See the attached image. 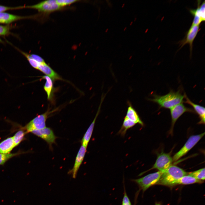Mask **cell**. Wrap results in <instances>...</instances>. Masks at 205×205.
<instances>
[{
	"label": "cell",
	"instance_id": "d590c367",
	"mask_svg": "<svg viewBox=\"0 0 205 205\" xmlns=\"http://www.w3.org/2000/svg\"><path fill=\"white\" fill-rule=\"evenodd\" d=\"M126 28H127L126 27H125L124 30L125 31L126 30Z\"/></svg>",
	"mask_w": 205,
	"mask_h": 205
},
{
	"label": "cell",
	"instance_id": "d4e9b609",
	"mask_svg": "<svg viewBox=\"0 0 205 205\" xmlns=\"http://www.w3.org/2000/svg\"><path fill=\"white\" fill-rule=\"evenodd\" d=\"M20 52L27 58L31 66L34 68L38 70L39 63L33 59L29 54L21 51H20Z\"/></svg>",
	"mask_w": 205,
	"mask_h": 205
},
{
	"label": "cell",
	"instance_id": "5bb4252c",
	"mask_svg": "<svg viewBox=\"0 0 205 205\" xmlns=\"http://www.w3.org/2000/svg\"><path fill=\"white\" fill-rule=\"evenodd\" d=\"M184 98L186 101L185 103L192 106L196 113L198 115L200 121V123L204 124L205 123V108L201 105L194 103L191 101L187 97L185 93L184 94Z\"/></svg>",
	"mask_w": 205,
	"mask_h": 205
},
{
	"label": "cell",
	"instance_id": "484cf974",
	"mask_svg": "<svg viewBox=\"0 0 205 205\" xmlns=\"http://www.w3.org/2000/svg\"><path fill=\"white\" fill-rule=\"evenodd\" d=\"M59 6L63 8L74 3L80 1L77 0H56Z\"/></svg>",
	"mask_w": 205,
	"mask_h": 205
},
{
	"label": "cell",
	"instance_id": "4dcf8cb0",
	"mask_svg": "<svg viewBox=\"0 0 205 205\" xmlns=\"http://www.w3.org/2000/svg\"><path fill=\"white\" fill-rule=\"evenodd\" d=\"M205 1H204L200 6H199V9L202 14V17L205 20Z\"/></svg>",
	"mask_w": 205,
	"mask_h": 205
},
{
	"label": "cell",
	"instance_id": "4fadbf2b",
	"mask_svg": "<svg viewBox=\"0 0 205 205\" xmlns=\"http://www.w3.org/2000/svg\"><path fill=\"white\" fill-rule=\"evenodd\" d=\"M38 70L42 72L46 75L50 77L54 81L63 79L46 63L39 64Z\"/></svg>",
	"mask_w": 205,
	"mask_h": 205
},
{
	"label": "cell",
	"instance_id": "d6986e66",
	"mask_svg": "<svg viewBox=\"0 0 205 205\" xmlns=\"http://www.w3.org/2000/svg\"><path fill=\"white\" fill-rule=\"evenodd\" d=\"M200 2L198 1V7L196 9H190V11L191 14L194 16V18L192 25H199L201 22L204 21L202 14L200 11L199 6Z\"/></svg>",
	"mask_w": 205,
	"mask_h": 205
},
{
	"label": "cell",
	"instance_id": "f546056e",
	"mask_svg": "<svg viewBox=\"0 0 205 205\" xmlns=\"http://www.w3.org/2000/svg\"><path fill=\"white\" fill-rule=\"evenodd\" d=\"M22 7H7L0 5V13L3 12L5 11L11 9H13L22 8Z\"/></svg>",
	"mask_w": 205,
	"mask_h": 205
},
{
	"label": "cell",
	"instance_id": "7a4b0ae2",
	"mask_svg": "<svg viewBox=\"0 0 205 205\" xmlns=\"http://www.w3.org/2000/svg\"><path fill=\"white\" fill-rule=\"evenodd\" d=\"M188 174L183 169L175 165H171L164 172L157 184L171 186L184 176Z\"/></svg>",
	"mask_w": 205,
	"mask_h": 205
},
{
	"label": "cell",
	"instance_id": "cb8c5ba5",
	"mask_svg": "<svg viewBox=\"0 0 205 205\" xmlns=\"http://www.w3.org/2000/svg\"><path fill=\"white\" fill-rule=\"evenodd\" d=\"M22 153V152H18L15 153H0V165H3L10 158Z\"/></svg>",
	"mask_w": 205,
	"mask_h": 205
},
{
	"label": "cell",
	"instance_id": "3957f363",
	"mask_svg": "<svg viewBox=\"0 0 205 205\" xmlns=\"http://www.w3.org/2000/svg\"><path fill=\"white\" fill-rule=\"evenodd\" d=\"M25 8L34 9L37 10L44 20L48 19L51 13L65 9L60 7L56 0H49L41 1L36 4L28 6Z\"/></svg>",
	"mask_w": 205,
	"mask_h": 205
},
{
	"label": "cell",
	"instance_id": "6da1fadb",
	"mask_svg": "<svg viewBox=\"0 0 205 205\" xmlns=\"http://www.w3.org/2000/svg\"><path fill=\"white\" fill-rule=\"evenodd\" d=\"M153 99L149 100L157 103L160 108L171 109L175 106L183 102L184 95L181 91L177 92L171 91L168 94L163 96L154 95Z\"/></svg>",
	"mask_w": 205,
	"mask_h": 205
},
{
	"label": "cell",
	"instance_id": "277c9868",
	"mask_svg": "<svg viewBox=\"0 0 205 205\" xmlns=\"http://www.w3.org/2000/svg\"><path fill=\"white\" fill-rule=\"evenodd\" d=\"M58 109L51 110L48 109L44 113L37 116L28 123L23 128L27 133L33 130L43 129L46 127V121L50 114L56 111Z\"/></svg>",
	"mask_w": 205,
	"mask_h": 205
},
{
	"label": "cell",
	"instance_id": "9a60e30c",
	"mask_svg": "<svg viewBox=\"0 0 205 205\" xmlns=\"http://www.w3.org/2000/svg\"><path fill=\"white\" fill-rule=\"evenodd\" d=\"M126 117L136 124L143 126L144 123L140 117L137 112L129 102Z\"/></svg>",
	"mask_w": 205,
	"mask_h": 205
},
{
	"label": "cell",
	"instance_id": "7402d4cb",
	"mask_svg": "<svg viewBox=\"0 0 205 205\" xmlns=\"http://www.w3.org/2000/svg\"><path fill=\"white\" fill-rule=\"evenodd\" d=\"M24 130L18 131L13 137L15 147L17 146L22 140L25 134L27 133Z\"/></svg>",
	"mask_w": 205,
	"mask_h": 205
},
{
	"label": "cell",
	"instance_id": "f1b7e54d",
	"mask_svg": "<svg viewBox=\"0 0 205 205\" xmlns=\"http://www.w3.org/2000/svg\"><path fill=\"white\" fill-rule=\"evenodd\" d=\"M31 57L39 64L46 63L44 60L40 56L35 54H29Z\"/></svg>",
	"mask_w": 205,
	"mask_h": 205
},
{
	"label": "cell",
	"instance_id": "52a82bcc",
	"mask_svg": "<svg viewBox=\"0 0 205 205\" xmlns=\"http://www.w3.org/2000/svg\"><path fill=\"white\" fill-rule=\"evenodd\" d=\"M30 132L45 141L48 144L50 149L52 150V145L56 144L57 137L51 128L46 127L42 129L32 131Z\"/></svg>",
	"mask_w": 205,
	"mask_h": 205
},
{
	"label": "cell",
	"instance_id": "836d02e7",
	"mask_svg": "<svg viewBox=\"0 0 205 205\" xmlns=\"http://www.w3.org/2000/svg\"><path fill=\"white\" fill-rule=\"evenodd\" d=\"M124 5H125V4H124H124H123V5H122V8H123V7H124Z\"/></svg>",
	"mask_w": 205,
	"mask_h": 205
},
{
	"label": "cell",
	"instance_id": "e0dca14e",
	"mask_svg": "<svg viewBox=\"0 0 205 205\" xmlns=\"http://www.w3.org/2000/svg\"><path fill=\"white\" fill-rule=\"evenodd\" d=\"M15 147L13 137H10L0 143V153H9Z\"/></svg>",
	"mask_w": 205,
	"mask_h": 205
},
{
	"label": "cell",
	"instance_id": "4316f807",
	"mask_svg": "<svg viewBox=\"0 0 205 205\" xmlns=\"http://www.w3.org/2000/svg\"><path fill=\"white\" fill-rule=\"evenodd\" d=\"M124 196L122 201V205H132L129 198L127 194L124 186Z\"/></svg>",
	"mask_w": 205,
	"mask_h": 205
},
{
	"label": "cell",
	"instance_id": "83f0119b",
	"mask_svg": "<svg viewBox=\"0 0 205 205\" xmlns=\"http://www.w3.org/2000/svg\"><path fill=\"white\" fill-rule=\"evenodd\" d=\"M9 27L7 26L0 25V35H5L9 32Z\"/></svg>",
	"mask_w": 205,
	"mask_h": 205
},
{
	"label": "cell",
	"instance_id": "8d00e7d4",
	"mask_svg": "<svg viewBox=\"0 0 205 205\" xmlns=\"http://www.w3.org/2000/svg\"><path fill=\"white\" fill-rule=\"evenodd\" d=\"M0 42H2V41L0 39Z\"/></svg>",
	"mask_w": 205,
	"mask_h": 205
},
{
	"label": "cell",
	"instance_id": "d6a6232c",
	"mask_svg": "<svg viewBox=\"0 0 205 205\" xmlns=\"http://www.w3.org/2000/svg\"><path fill=\"white\" fill-rule=\"evenodd\" d=\"M108 29L107 28V29L106 30H105V32H107L108 31Z\"/></svg>",
	"mask_w": 205,
	"mask_h": 205
},
{
	"label": "cell",
	"instance_id": "ac0fdd59",
	"mask_svg": "<svg viewBox=\"0 0 205 205\" xmlns=\"http://www.w3.org/2000/svg\"><path fill=\"white\" fill-rule=\"evenodd\" d=\"M24 17L15 15L5 12L0 13V23L8 24L23 19Z\"/></svg>",
	"mask_w": 205,
	"mask_h": 205
},
{
	"label": "cell",
	"instance_id": "ba28073f",
	"mask_svg": "<svg viewBox=\"0 0 205 205\" xmlns=\"http://www.w3.org/2000/svg\"><path fill=\"white\" fill-rule=\"evenodd\" d=\"M173 161V159L169 153H162L158 155L155 163L149 170L157 169L164 172L171 165Z\"/></svg>",
	"mask_w": 205,
	"mask_h": 205
},
{
	"label": "cell",
	"instance_id": "44dd1931",
	"mask_svg": "<svg viewBox=\"0 0 205 205\" xmlns=\"http://www.w3.org/2000/svg\"><path fill=\"white\" fill-rule=\"evenodd\" d=\"M136 124L134 122L125 116L122 126L118 131V134L124 137L127 130L132 128Z\"/></svg>",
	"mask_w": 205,
	"mask_h": 205
},
{
	"label": "cell",
	"instance_id": "603a6c76",
	"mask_svg": "<svg viewBox=\"0 0 205 205\" xmlns=\"http://www.w3.org/2000/svg\"><path fill=\"white\" fill-rule=\"evenodd\" d=\"M188 174L198 180L201 181L204 180L205 179V168L200 169L196 171L190 173Z\"/></svg>",
	"mask_w": 205,
	"mask_h": 205
},
{
	"label": "cell",
	"instance_id": "1f68e13d",
	"mask_svg": "<svg viewBox=\"0 0 205 205\" xmlns=\"http://www.w3.org/2000/svg\"><path fill=\"white\" fill-rule=\"evenodd\" d=\"M155 205H161V204L160 203L156 202L155 203Z\"/></svg>",
	"mask_w": 205,
	"mask_h": 205
},
{
	"label": "cell",
	"instance_id": "e575fe53",
	"mask_svg": "<svg viewBox=\"0 0 205 205\" xmlns=\"http://www.w3.org/2000/svg\"><path fill=\"white\" fill-rule=\"evenodd\" d=\"M132 23H133V22H131L130 23V25H131L132 24Z\"/></svg>",
	"mask_w": 205,
	"mask_h": 205
},
{
	"label": "cell",
	"instance_id": "5b68a950",
	"mask_svg": "<svg viewBox=\"0 0 205 205\" xmlns=\"http://www.w3.org/2000/svg\"><path fill=\"white\" fill-rule=\"evenodd\" d=\"M163 172L158 171L147 175L141 178L132 180L144 192L150 186L157 184Z\"/></svg>",
	"mask_w": 205,
	"mask_h": 205
},
{
	"label": "cell",
	"instance_id": "ffe728a7",
	"mask_svg": "<svg viewBox=\"0 0 205 205\" xmlns=\"http://www.w3.org/2000/svg\"><path fill=\"white\" fill-rule=\"evenodd\" d=\"M203 181L199 180L188 174L183 176L177 181L175 185L177 184H189L196 183L202 182Z\"/></svg>",
	"mask_w": 205,
	"mask_h": 205
},
{
	"label": "cell",
	"instance_id": "8fae6325",
	"mask_svg": "<svg viewBox=\"0 0 205 205\" xmlns=\"http://www.w3.org/2000/svg\"><path fill=\"white\" fill-rule=\"evenodd\" d=\"M105 95H106L104 96L103 94L102 95L100 104L98 108L96 116L93 122L91 124L85 133L84 134L82 139L81 141L82 145L85 147L87 148L91 138L96 120L97 117L100 113L101 104L104 100Z\"/></svg>",
	"mask_w": 205,
	"mask_h": 205
},
{
	"label": "cell",
	"instance_id": "2e32d148",
	"mask_svg": "<svg viewBox=\"0 0 205 205\" xmlns=\"http://www.w3.org/2000/svg\"><path fill=\"white\" fill-rule=\"evenodd\" d=\"M42 78L46 80L44 86V89L47 94V99L48 101H52L54 89L52 80L46 75L42 76Z\"/></svg>",
	"mask_w": 205,
	"mask_h": 205
},
{
	"label": "cell",
	"instance_id": "8992f818",
	"mask_svg": "<svg viewBox=\"0 0 205 205\" xmlns=\"http://www.w3.org/2000/svg\"><path fill=\"white\" fill-rule=\"evenodd\" d=\"M205 132L190 137L182 147L173 156V161H177L192 148L204 135Z\"/></svg>",
	"mask_w": 205,
	"mask_h": 205
},
{
	"label": "cell",
	"instance_id": "30bf717a",
	"mask_svg": "<svg viewBox=\"0 0 205 205\" xmlns=\"http://www.w3.org/2000/svg\"><path fill=\"white\" fill-rule=\"evenodd\" d=\"M170 110L172 120L171 130H172L177 120L184 113L186 112H193V110L186 107L183 103L175 106Z\"/></svg>",
	"mask_w": 205,
	"mask_h": 205
},
{
	"label": "cell",
	"instance_id": "9c48e42d",
	"mask_svg": "<svg viewBox=\"0 0 205 205\" xmlns=\"http://www.w3.org/2000/svg\"><path fill=\"white\" fill-rule=\"evenodd\" d=\"M199 30V25H191L184 38L180 42V49L186 44H188L190 53L192 54L193 43Z\"/></svg>",
	"mask_w": 205,
	"mask_h": 205
},
{
	"label": "cell",
	"instance_id": "7c38bea8",
	"mask_svg": "<svg viewBox=\"0 0 205 205\" xmlns=\"http://www.w3.org/2000/svg\"><path fill=\"white\" fill-rule=\"evenodd\" d=\"M87 151V148L81 145L76 156L75 162L72 169L68 173L71 174L73 178H75L78 170L81 164Z\"/></svg>",
	"mask_w": 205,
	"mask_h": 205
}]
</instances>
